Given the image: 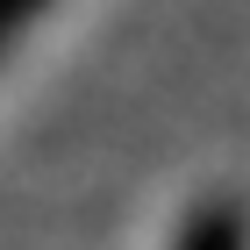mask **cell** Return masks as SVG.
I'll use <instances>...</instances> for the list:
<instances>
[{
    "mask_svg": "<svg viewBox=\"0 0 250 250\" xmlns=\"http://www.w3.org/2000/svg\"><path fill=\"white\" fill-rule=\"evenodd\" d=\"M179 250H243V229H236V214L222 208V214H200V222H193V236Z\"/></svg>",
    "mask_w": 250,
    "mask_h": 250,
    "instance_id": "6da1fadb",
    "label": "cell"
},
{
    "mask_svg": "<svg viewBox=\"0 0 250 250\" xmlns=\"http://www.w3.org/2000/svg\"><path fill=\"white\" fill-rule=\"evenodd\" d=\"M43 7H50V0H0V58H7V43H15L21 29L43 15Z\"/></svg>",
    "mask_w": 250,
    "mask_h": 250,
    "instance_id": "7a4b0ae2",
    "label": "cell"
}]
</instances>
